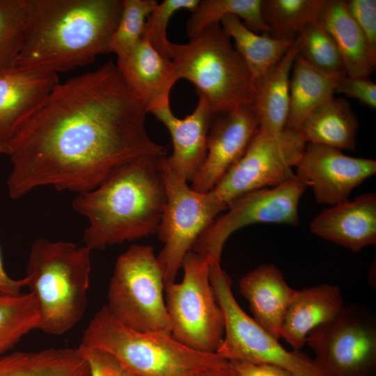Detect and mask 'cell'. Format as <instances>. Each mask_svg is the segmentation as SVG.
<instances>
[{
    "instance_id": "6da1fadb",
    "label": "cell",
    "mask_w": 376,
    "mask_h": 376,
    "mask_svg": "<svg viewBox=\"0 0 376 376\" xmlns=\"http://www.w3.org/2000/svg\"><path fill=\"white\" fill-rule=\"evenodd\" d=\"M146 113L111 60L59 82L6 144L8 195L19 199L44 186L80 194L128 162L165 157L148 133Z\"/></svg>"
},
{
    "instance_id": "7a4b0ae2",
    "label": "cell",
    "mask_w": 376,
    "mask_h": 376,
    "mask_svg": "<svg viewBox=\"0 0 376 376\" xmlns=\"http://www.w3.org/2000/svg\"><path fill=\"white\" fill-rule=\"evenodd\" d=\"M26 21L15 67L58 75L111 52L123 0H24Z\"/></svg>"
},
{
    "instance_id": "3957f363",
    "label": "cell",
    "mask_w": 376,
    "mask_h": 376,
    "mask_svg": "<svg viewBox=\"0 0 376 376\" xmlns=\"http://www.w3.org/2000/svg\"><path fill=\"white\" fill-rule=\"evenodd\" d=\"M162 158H138L95 189L77 194L72 205L88 221L83 234L86 246L104 249L157 233L166 201Z\"/></svg>"
},
{
    "instance_id": "277c9868",
    "label": "cell",
    "mask_w": 376,
    "mask_h": 376,
    "mask_svg": "<svg viewBox=\"0 0 376 376\" xmlns=\"http://www.w3.org/2000/svg\"><path fill=\"white\" fill-rule=\"evenodd\" d=\"M91 251L85 245L45 238L32 244L25 277L38 307L37 329L61 335L82 319L87 306Z\"/></svg>"
},
{
    "instance_id": "5b68a950",
    "label": "cell",
    "mask_w": 376,
    "mask_h": 376,
    "mask_svg": "<svg viewBox=\"0 0 376 376\" xmlns=\"http://www.w3.org/2000/svg\"><path fill=\"white\" fill-rule=\"evenodd\" d=\"M81 344L109 353L135 376H194L226 360L216 353L190 349L171 333L133 329L105 305L91 320Z\"/></svg>"
},
{
    "instance_id": "8992f818",
    "label": "cell",
    "mask_w": 376,
    "mask_h": 376,
    "mask_svg": "<svg viewBox=\"0 0 376 376\" xmlns=\"http://www.w3.org/2000/svg\"><path fill=\"white\" fill-rule=\"evenodd\" d=\"M171 61L207 101L214 115L253 105L254 86L249 68L220 23L207 25L186 44H175Z\"/></svg>"
},
{
    "instance_id": "52a82bcc",
    "label": "cell",
    "mask_w": 376,
    "mask_h": 376,
    "mask_svg": "<svg viewBox=\"0 0 376 376\" xmlns=\"http://www.w3.org/2000/svg\"><path fill=\"white\" fill-rule=\"evenodd\" d=\"M164 285V272L153 248L131 245L117 258L105 306L133 329L171 334Z\"/></svg>"
},
{
    "instance_id": "ba28073f",
    "label": "cell",
    "mask_w": 376,
    "mask_h": 376,
    "mask_svg": "<svg viewBox=\"0 0 376 376\" xmlns=\"http://www.w3.org/2000/svg\"><path fill=\"white\" fill-rule=\"evenodd\" d=\"M181 268V282L164 285L171 335L190 349L215 354L224 337L225 318L210 281L208 260L189 251Z\"/></svg>"
},
{
    "instance_id": "9c48e42d",
    "label": "cell",
    "mask_w": 376,
    "mask_h": 376,
    "mask_svg": "<svg viewBox=\"0 0 376 376\" xmlns=\"http://www.w3.org/2000/svg\"><path fill=\"white\" fill-rule=\"evenodd\" d=\"M210 281L225 318L223 341L216 354L228 360L267 363L296 376H327L300 350L289 351L248 315L237 302L232 280L220 263L209 262Z\"/></svg>"
},
{
    "instance_id": "30bf717a",
    "label": "cell",
    "mask_w": 376,
    "mask_h": 376,
    "mask_svg": "<svg viewBox=\"0 0 376 376\" xmlns=\"http://www.w3.org/2000/svg\"><path fill=\"white\" fill-rule=\"evenodd\" d=\"M166 157V156H165ZM166 201L157 235L164 244L157 256L164 283H173L185 254L198 237L228 206L212 191L199 192L161 159Z\"/></svg>"
},
{
    "instance_id": "8fae6325",
    "label": "cell",
    "mask_w": 376,
    "mask_h": 376,
    "mask_svg": "<svg viewBox=\"0 0 376 376\" xmlns=\"http://www.w3.org/2000/svg\"><path fill=\"white\" fill-rule=\"evenodd\" d=\"M306 343L327 376H376V315L352 304L332 320L313 329Z\"/></svg>"
},
{
    "instance_id": "7c38bea8",
    "label": "cell",
    "mask_w": 376,
    "mask_h": 376,
    "mask_svg": "<svg viewBox=\"0 0 376 376\" xmlns=\"http://www.w3.org/2000/svg\"><path fill=\"white\" fill-rule=\"evenodd\" d=\"M308 185L295 175L274 187L246 192L228 205L194 242L191 250L208 260L221 263L224 244L238 229L252 224L299 225L298 205Z\"/></svg>"
},
{
    "instance_id": "4fadbf2b",
    "label": "cell",
    "mask_w": 376,
    "mask_h": 376,
    "mask_svg": "<svg viewBox=\"0 0 376 376\" xmlns=\"http://www.w3.org/2000/svg\"><path fill=\"white\" fill-rule=\"evenodd\" d=\"M306 145L299 132L269 134L258 130L242 157L211 191L228 206L246 192L276 187L295 175Z\"/></svg>"
},
{
    "instance_id": "5bb4252c",
    "label": "cell",
    "mask_w": 376,
    "mask_h": 376,
    "mask_svg": "<svg viewBox=\"0 0 376 376\" xmlns=\"http://www.w3.org/2000/svg\"><path fill=\"white\" fill-rule=\"evenodd\" d=\"M375 173L373 159L353 157L336 148L306 143L295 175L311 187L317 203L332 206L348 200L352 191Z\"/></svg>"
},
{
    "instance_id": "9a60e30c",
    "label": "cell",
    "mask_w": 376,
    "mask_h": 376,
    "mask_svg": "<svg viewBox=\"0 0 376 376\" xmlns=\"http://www.w3.org/2000/svg\"><path fill=\"white\" fill-rule=\"evenodd\" d=\"M258 130L253 105L217 113L207 133L205 162L191 182V187L203 193L211 191L242 157Z\"/></svg>"
},
{
    "instance_id": "2e32d148",
    "label": "cell",
    "mask_w": 376,
    "mask_h": 376,
    "mask_svg": "<svg viewBox=\"0 0 376 376\" xmlns=\"http://www.w3.org/2000/svg\"><path fill=\"white\" fill-rule=\"evenodd\" d=\"M59 83L58 75L13 67L0 71V142L5 145Z\"/></svg>"
},
{
    "instance_id": "e0dca14e",
    "label": "cell",
    "mask_w": 376,
    "mask_h": 376,
    "mask_svg": "<svg viewBox=\"0 0 376 376\" xmlns=\"http://www.w3.org/2000/svg\"><path fill=\"white\" fill-rule=\"evenodd\" d=\"M198 95L194 111L185 118L176 117L166 105L150 111L168 129L173 150L166 164L188 182L203 166L207 155V136L214 115L206 99Z\"/></svg>"
},
{
    "instance_id": "ac0fdd59",
    "label": "cell",
    "mask_w": 376,
    "mask_h": 376,
    "mask_svg": "<svg viewBox=\"0 0 376 376\" xmlns=\"http://www.w3.org/2000/svg\"><path fill=\"white\" fill-rule=\"evenodd\" d=\"M310 230L315 235L355 253L376 244V194L359 195L331 206L311 221Z\"/></svg>"
},
{
    "instance_id": "d6986e66",
    "label": "cell",
    "mask_w": 376,
    "mask_h": 376,
    "mask_svg": "<svg viewBox=\"0 0 376 376\" xmlns=\"http://www.w3.org/2000/svg\"><path fill=\"white\" fill-rule=\"evenodd\" d=\"M116 65L132 94L148 112L169 105V95L179 77L171 61L144 38Z\"/></svg>"
},
{
    "instance_id": "ffe728a7",
    "label": "cell",
    "mask_w": 376,
    "mask_h": 376,
    "mask_svg": "<svg viewBox=\"0 0 376 376\" xmlns=\"http://www.w3.org/2000/svg\"><path fill=\"white\" fill-rule=\"evenodd\" d=\"M239 292L248 301L252 318L279 340L285 315L297 292L279 268L273 263L259 265L240 280Z\"/></svg>"
},
{
    "instance_id": "44dd1931",
    "label": "cell",
    "mask_w": 376,
    "mask_h": 376,
    "mask_svg": "<svg viewBox=\"0 0 376 376\" xmlns=\"http://www.w3.org/2000/svg\"><path fill=\"white\" fill-rule=\"evenodd\" d=\"M345 306L337 285L322 283L297 290L285 315L281 338L299 350L313 329L336 318Z\"/></svg>"
},
{
    "instance_id": "7402d4cb",
    "label": "cell",
    "mask_w": 376,
    "mask_h": 376,
    "mask_svg": "<svg viewBox=\"0 0 376 376\" xmlns=\"http://www.w3.org/2000/svg\"><path fill=\"white\" fill-rule=\"evenodd\" d=\"M318 19L331 35L349 77H369L375 57L361 31L349 13L345 1L323 0Z\"/></svg>"
},
{
    "instance_id": "603a6c76",
    "label": "cell",
    "mask_w": 376,
    "mask_h": 376,
    "mask_svg": "<svg viewBox=\"0 0 376 376\" xmlns=\"http://www.w3.org/2000/svg\"><path fill=\"white\" fill-rule=\"evenodd\" d=\"M299 49L300 38L297 36L282 58L254 87L253 106L259 131L262 132L277 134L285 130L289 107L290 72Z\"/></svg>"
},
{
    "instance_id": "cb8c5ba5",
    "label": "cell",
    "mask_w": 376,
    "mask_h": 376,
    "mask_svg": "<svg viewBox=\"0 0 376 376\" xmlns=\"http://www.w3.org/2000/svg\"><path fill=\"white\" fill-rule=\"evenodd\" d=\"M290 78V97L285 129L299 132L307 117L332 97L336 86L345 75L320 71L298 54Z\"/></svg>"
},
{
    "instance_id": "d4e9b609",
    "label": "cell",
    "mask_w": 376,
    "mask_h": 376,
    "mask_svg": "<svg viewBox=\"0 0 376 376\" xmlns=\"http://www.w3.org/2000/svg\"><path fill=\"white\" fill-rule=\"evenodd\" d=\"M358 120L349 102L334 96L314 110L299 131L306 143L354 150Z\"/></svg>"
},
{
    "instance_id": "484cf974",
    "label": "cell",
    "mask_w": 376,
    "mask_h": 376,
    "mask_svg": "<svg viewBox=\"0 0 376 376\" xmlns=\"http://www.w3.org/2000/svg\"><path fill=\"white\" fill-rule=\"evenodd\" d=\"M220 24L225 33L234 40L235 49L249 68L254 87L282 58L295 40L259 35L234 15L224 17Z\"/></svg>"
},
{
    "instance_id": "4316f807",
    "label": "cell",
    "mask_w": 376,
    "mask_h": 376,
    "mask_svg": "<svg viewBox=\"0 0 376 376\" xmlns=\"http://www.w3.org/2000/svg\"><path fill=\"white\" fill-rule=\"evenodd\" d=\"M0 376H89L72 348L13 352L0 356Z\"/></svg>"
},
{
    "instance_id": "83f0119b",
    "label": "cell",
    "mask_w": 376,
    "mask_h": 376,
    "mask_svg": "<svg viewBox=\"0 0 376 376\" xmlns=\"http://www.w3.org/2000/svg\"><path fill=\"white\" fill-rule=\"evenodd\" d=\"M263 0H203L199 1L186 23V33L190 38L207 25L220 23L228 15H234L252 31L269 34L262 13Z\"/></svg>"
},
{
    "instance_id": "f1b7e54d",
    "label": "cell",
    "mask_w": 376,
    "mask_h": 376,
    "mask_svg": "<svg viewBox=\"0 0 376 376\" xmlns=\"http://www.w3.org/2000/svg\"><path fill=\"white\" fill-rule=\"evenodd\" d=\"M323 0H263L262 13L269 36L295 39L308 23L318 18Z\"/></svg>"
},
{
    "instance_id": "f546056e",
    "label": "cell",
    "mask_w": 376,
    "mask_h": 376,
    "mask_svg": "<svg viewBox=\"0 0 376 376\" xmlns=\"http://www.w3.org/2000/svg\"><path fill=\"white\" fill-rule=\"evenodd\" d=\"M40 315L31 293L0 295V356L7 354L29 331L37 329Z\"/></svg>"
},
{
    "instance_id": "4dcf8cb0",
    "label": "cell",
    "mask_w": 376,
    "mask_h": 376,
    "mask_svg": "<svg viewBox=\"0 0 376 376\" xmlns=\"http://www.w3.org/2000/svg\"><path fill=\"white\" fill-rule=\"evenodd\" d=\"M298 36L299 54L308 63L328 74L346 75L336 42L318 19L306 25Z\"/></svg>"
},
{
    "instance_id": "1f68e13d",
    "label": "cell",
    "mask_w": 376,
    "mask_h": 376,
    "mask_svg": "<svg viewBox=\"0 0 376 376\" xmlns=\"http://www.w3.org/2000/svg\"><path fill=\"white\" fill-rule=\"evenodd\" d=\"M157 3L156 0H123L121 15L110 44L117 61L127 57L143 39L146 19Z\"/></svg>"
},
{
    "instance_id": "d6a6232c",
    "label": "cell",
    "mask_w": 376,
    "mask_h": 376,
    "mask_svg": "<svg viewBox=\"0 0 376 376\" xmlns=\"http://www.w3.org/2000/svg\"><path fill=\"white\" fill-rule=\"evenodd\" d=\"M26 21L24 0H0V71L15 66Z\"/></svg>"
},
{
    "instance_id": "836d02e7",
    "label": "cell",
    "mask_w": 376,
    "mask_h": 376,
    "mask_svg": "<svg viewBox=\"0 0 376 376\" xmlns=\"http://www.w3.org/2000/svg\"><path fill=\"white\" fill-rule=\"evenodd\" d=\"M200 0H164L157 3L147 17L143 38L165 58L171 60L174 43L167 38L169 19L179 10L192 12Z\"/></svg>"
},
{
    "instance_id": "e575fe53",
    "label": "cell",
    "mask_w": 376,
    "mask_h": 376,
    "mask_svg": "<svg viewBox=\"0 0 376 376\" xmlns=\"http://www.w3.org/2000/svg\"><path fill=\"white\" fill-rule=\"evenodd\" d=\"M347 10L364 36L372 54L376 57V1H345Z\"/></svg>"
},
{
    "instance_id": "d590c367",
    "label": "cell",
    "mask_w": 376,
    "mask_h": 376,
    "mask_svg": "<svg viewBox=\"0 0 376 376\" xmlns=\"http://www.w3.org/2000/svg\"><path fill=\"white\" fill-rule=\"evenodd\" d=\"M334 93L354 97L371 109H376V84L368 77L345 75L338 83Z\"/></svg>"
},
{
    "instance_id": "8d00e7d4",
    "label": "cell",
    "mask_w": 376,
    "mask_h": 376,
    "mask_svg": "<svg viewBox=\"0 0 376 376\" xmlns=\"http://www.w3.org/2000/svg\"><path fill=\"white\" fill-rule=\"evenodd\" d=\"M77 348L88 364L91 376H120L124 370L121 363L109 353L81 344Z\"/></svg>"
},
{
    "instance_id": "74e56055",
    "label": "cell",
    "mask_w": 376,
    "mask_h": 376,
    "mask_svg": "<svg viewBox=\"0 0 376 376\" xmlns=\"http://www.w3.org/2000/svg\"><path fill=\"white\" fill-rule=\"evenodd\" d=\"M230 362L238 376H296L286 369L267 363L239 360Z\"/></svg>"
},
{
    "instance_id": "f35d334b",
    "label": "cell",
    "mask_w": 376,
    "mask_h": 376,
    "mask_svg": "<svg viewBox=\"0 0 376 376\" xmlns=\"http://www.w3.org/2000/svg\"><path fill=\"white\" fill-rule=\"evenodd\" d=\"M26 277L14 279L6 272L0 252V295H17L22 293V288L26 286Z\"/></svg>"
},
{
    "instance_id": "ab89813d",
    "label": "cell",
    "mask_w": 376,
    "mask_h": 376,
    "mask_svg": "<svg viewBox=\"0 0 376 376\" xmlns=\"http://www.w3.org/2000/svg\"><path fill=\"white\" fill-rule=\"evenodd\" d=\"M194 376H238L233 368L230 361H225L220 366L201 371Z\"/></svg>"
},
{
    "instance_id": "60d3db41",
    "label": "cell",
    "mask_w": 376,
    "mask_h": 376,
    "mask_svg": "<svg viewBox=\"0 0 376 376\" xmlns=\"http://www.w3.org/2000/svg\"><path fill=\"white\" fill-rule=\"evenodd\" d=\"M3 154L7 155V148L4 143L0 142V155Z\"/></svg>"
},
{
    "instance_id": "b9f144b4",
    "label": "cell",
    "mask_w": 376,
    "mask_h": 376,
    "mask_svg": "<svg viewBox=\"0 0 376 376\" xmlns=\"http://www.w3.org/2000/svg\"><path fill=\"white\" fill-rule=\"evenodd\" d=\"M120 376H135V375L132 374V373L129 372L128 370L124 369Z\"/></svg>"
}]
</instances>
